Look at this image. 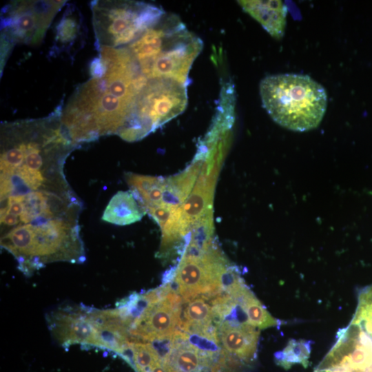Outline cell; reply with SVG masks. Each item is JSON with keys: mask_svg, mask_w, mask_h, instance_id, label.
<instances>
[{"mask_svg": "<svg viewBox=\"0 0 372 372\" xmlns=\"http://www.w3.org/2000/svg\"><path fill=\"white\" fill-rule=\"evenodd\" d=\"M98 52L90 64L91 77L61 104L62 123L76 145L118 135L147 82L127 48L103 47Z\"/></svg>", "mask_w": 372, "mask_h": 372, "instance_id": "cell-1", "label": "cell"}, {"mask_svg": "<svg viewBox=\"0 0 372 372\" xmlns=\"http://www.w3.org/2000/svg\"><path fill=\"white\" fill-rule=\"evenodd\" d=\"M1 246L14 256L26 275L50 262L85 260L76 218L17 226L1 236Z\"/></svg>", "mask_w": 372, "mask_h": 372, "instance_id": "cell-2", "label": "cell"}, {"mask_svg": "<svg viewBox=\"0 0 372 372\" xmlns=\"http://www.w3.org/2000/svg\"><path fill=\"white\" fill-rule=\"evenodd\" d=\"M260 94L263 107L271 118L293 131L316 128L327 109L324 88L307 75L267 76L260 82Z\"/></svg>", "mask_w": 372, "mask_h": 372, "instance_id": "cell-3", "label": "cell"}, {"mask_svg": "<svg viewBox=\"0 0 372 372\" xmlns=\"http://www.w3.org/2000/svg\"><path fill=\"white\" fill-rule=\"evenodd\" d=\"M238 272L215 241L202 249L186 246L178 264L169 271L164 283H170L184 304L198 297L209 300L222 294Z\"/></svg>", "mask_w": 372, "mask_h": 372, "instance_id": "cell-4", "label": "cell"}, {"mask_svg": "<svg viewBox=\"0 0 372 372\" xmlns=\"http://www.w3.org/2000/svg\"><path fill=\"white\" fill-rule=\"evenodd\" d=\"M96 49L126 47L166 14L156 5L135 1H92Z\"/></svg>", "mask_w": 372, "mask_h": 372, "instance_id": "cell-5", "label": "cell"}, {"mask_svg": "<svg viewBox=\"0 0 372 372\" xmlns=\"http://www.w3.org/2000/svg\"><path fill=\"white\" fill-rule=\"evenodd\" d=\"M187 86L169 79H147L132 117L118 136L138 141L181 114L187 103Z\"/></svg>", "mask_w": 372, "mask_h": 372, "instance_id": "cell-6", "label": "cell"}, {"mask_svg": "<svg viewBox=\"0 0 372 372\" xmlns=\"http://www.w3.org/2000/svg\"><path fill=\"white\" fill-rule=\"evenodd\" d=\"M66 1H11L1 12V64L17 43L37 45L43 41Z\"/></svg>", "mask_w": 372, "mask_h": 372, "instance_id": "cell-7", "label": "cell"}, {"mask_svg": "<svg viewBox=\"0 0 372 372\" xmlns=\"http://www.w3.org/2000/svg\"><path fill=\"white\" fill-rule=\"evenodd\" d=\"M202 48V40L188 31L181 22L169 36L159 52L138 65L147 79H169L187 85L189 70Z\"/></svg>", "mask_w": 372, "mask_h": 372, "instance_id": "cell-8", "label": "cell"}, {"mask_svg": "<svg viewBox=\"0 0 372 372\" xmlns=\"http://www.w3.org/2000/svg\"><path fill=\"white\" fill-rule=\"evenodd\" d=\"M54 340L63 347L72 344L102 349L99 309L81 305L63 306L47 316Z\"/></svg>", "mask_w": 372, "mask_h": 372, "instance_id": "cell-9", "label": "cell"}, {"mask_svg": "<svg viewBox=\"0 0 372 372\" xmlns=\"http://www.w3.org/2000/svg\"><path fill=\"white\" fill-rule=\"evenodd\" d=\"M313 372H372V339L349 323L338 331L335 342Z\"/></svg>", "mask_w": 372, "mask_h": 372, "instance_id": "cell-10", "label": "cell"}, {"mask_svg": "<svg viewBox=\"0 0 372 372\" xmlns=\"http://www.w3.org/2000/svg\"><path fill=\"white\" fill-rule=\"evenodd\" d=\"M239 316L235 314L217 323L219 344L252 366L257 358L260 331Z\"/></svg>", "mask_w": 372, "mask_h": 372, "instance_id": "cell-11", "label": "cell"}, {"mask_svg": "<svg viewBox=\"0 0 372 372\" xmlns=\"http://www.w3.org/2000/svg\"><path fill=\"white\" fill-rule=\"evenodd\" d=\"M147 213L159 225L162 239L158 256L167 258L175 250L180 254L187 245L189 230L183 218L180 206L163 203L149 208Z\"/></svg>", "mask_w": 372, "mask_h": 372, "instance_id": "cell-12", "label": "cell"}, {"mask_svg": "<svg viewBox=\"0 0 372 372\" xmlns=\"http://www.w3.org/2000/svg\"><path fill=\"white\" fill-rule=\"evenodd\" d=\"M85 32L80 10L74 4H68L55 28L50 54L54 56L65 54L73 58L85 44Z\"/></svg>", "mask_w": 372, "mask_h": 372, "instance_id": "cell-13", "label": "cell"}, {"mask_svg": "<svg viewBox=\"0 0 372 372\" xmlns=\"http://www.w3.org/2000/svg\"><path fill=\"white\" fill-rule=\"evenodd\" d=\"M207 299L198 297L185 303L181 322V330L219 344L217 319L211 304Z\"/></svg>", "mask_w": 372, "mask_h": 372, "instance_id": "cell-14", "label": "cell"}, {"mask_svg": "<svg viewBox=\"0 0 372 372\" xmlns=\"http://www.w3.org/2000/svg\"><path fill=\"white\" fill-rule=\"evenodd\" d=\"M242 9L273 37L280 39L286 24V8L280 1H238Z\"/></svg>", "mask_w": 372, "mask_h": 372, "instance_id": "cell-15", "label": "cell"}, {"mask_svg": "<svg viewBox=\"0 0 372 372\" xmlns=\"http://www.w3.org/2000/svg\"><path fill=\"white\" fill-rule=\"evenodd\" d=\"M125 179L145 213L149 208L163 203L165 178L128 172Z\"/></svg>", "mask_w": 372, "mask_h": 372, "instance_id": "cell-16", "label": "cell"}, {"mask_svg": "<svg viewBox=\"0 0 372 372\" xmlns=\"http://www.w3.org/2000/svg\"><path fill=\"white\" fill-rule=\"evenodd\" d=\"M145 211L132 192L119 191L106 206L102 220L116 225H127L141 220Z\"/></svg>", "mask_w": 372, "mask_h": 372, "instance_id": "cell-17", "label": "cell"}, {"mask_svg": "<svg viewBox=\"0 0 372 372\" xmlns=\"http://www.w3.org/2000/svg\"><path fill=\"white\" fill-rule=\"evenodd\" d=\"M231 297L236 300L246 322L254 327L265 329L280 325V321L273 318L245 283Z\"/></svg>", "mask_w": 372, "mask_h": 372, "instance_id": "cell-18", "label": "cell"}, {"mask_svg": "<svg viewBox=\"0 0 372 372\" xmlns=\"http://www.w3.org/2000/svg\"><path fill=\"white\" fill-rule=\"evenodd\" d=\"M311 340L291 339L286 347L275 353L276 363L285 369L300 364L304 368L309 365L311 350Z\"/></svg>", "mask_w": 372, "mask_h": 372, "instance_id": "cell-19", "label": "cell"}, {"mask_svg": "<svg viewBox=\"0 0 372 372\" xmlns=\"http://www.w3.org/2000/svg\"><path fill=\"white\" fill-rule=\"evenodd\" d=\"M350 323L360 327L372 339V284L361 288Z\"/></svg>", "mask_w": 372, "mask_h": 372, "instance_id": "cell-20", "label": "cell"}]
</instances>
